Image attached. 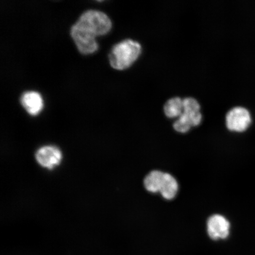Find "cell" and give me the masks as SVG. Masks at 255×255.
Here are the masks:
<instances>
[{
  "instance_id": "1",
  "label": "cell",
  "mask_w": 255,
  "mask_h": 255,
  "mask_svg": "<svg viewBox=\"0 0 255 255\" xmlns=\"http://www.w3.org/2000/svg\"><path fill=\"white\" fill-rule=\"evenodd\" d=\"M111 27V21L104 12L88 10L73 25L71 34L79 52L88 55L98 49L95 37L107 34Z\"/></svg>"
},
{
  "instance_id": "2",
  "label": "cell",
  "mask_w": 255,
  "mask_h": 255,
  "mask_svg": "<svg viewBox=\"0 0 255 255\" xmlns=\"http://www.w3.org/2000/svg\"><path fill=\"white\" fill-rule=\"evenodd\" d=\"M142 53V46L138 41L131 39L124 40L115 45L109 55L110 65L119 71L127 69Z\"/></svg>"
},
{
  "instance_id": "3",
  "label": "cell",
  "mask_w": 255,
  "mask_h": 255,
  "mask_svg": "<svg viewBox=\"0 0 255 255\" xmlns=\"http://www.w3.org/2000/svg\"><path fill=\"white\" fill-rule=\"evenodd\" d=\"M200 110V104L196 99L192 97L184 98L183 113L175 121L173 125L175 131L184 133L189 132L191 128L199 126L203 120Z\"/></svg>"
},
{
  "instance_id": "4",
  "label": "cell",
  "mask_w": 255,
  "mask_h": 255,
  "mask_svg": "<svg viewBox=\"0 0 255 255\" xmlns=\"http://www.w3.org/2000/svg\"><path fill=\"white\" fill-rule=\"evenodd\" d=\"M251 116L247 108L236 107L228 111L226 116V126L232 132H242L251 123Z\"/></svg>"
},
{
  "instance_id": "5",
  "label": "cell",
  "mask_w": 255,
  "mask_h": 255,
  "mask_svg": "<svg viewBox=\"0 0 255 255\" xmlns=\"http://www.w3.org/2000/svg\"><path fill=\"white\" fill-rule=\"evenodd\" d=\"M230 222L221 215H213L207 220V234L213 240L227 238L230 234Z\"/></svg>"
},
{
  "instance_id": "6",
  "label": "cell",
  "mask_w": 255,
  "mask_h": 255,
  "mask_svg": "<svg viewBox=\"0 0 255 255\" xmlns=\"http://www.w3.org/2000/svg\"><path fill=\"white\" fill-rule=\"evenodd\" d=\"M36 158L41 166L53 169L60 163L62 155L60 149L56 146H46L37 151Z\"/></svg>"
},
{
  "instance_id": "7",
  "label": "cell",
  "mask_w": 255,
  "mask_h": 255,
  "mask_svg": "<svg viewBox=\"0 0 255 255\" xmlns=\"http://www.w3.org/2000/svg\"><path fill=\"white\" fill-rule=\"evenodd\" d=\"M20 102L25 111L32 116H37L43 109L42 98L36 92H25L21 96Z\"/></svg>"
},
{
  "instance_id": "8",
  "label": "cell",
  "mask_w": 255,
  "mask_h": 255,
  "mask_svg": "<svg viewBox=\"0 0 255 255\" xmlns=\"http://www.w3.org/2000/svg\"><path fill=\"white\" fill-rule=\"evenodd\" d=\"M178 183L175 177L170 174L164 173L159 191L162 197L167 200L174 199L178 193Z\"/></svg>"
},
{
  "instance_id": "9",
  "label": "cell",
  "mask_w": 255,
  "mask_h": 255,
  "mask_svg": "<svg viewBox=\"0 0 255 255\" xmlns=\"http://www.w3.org/2000/svg\"><path fill=\"white\" fill-rule=\"evenodd\" d=\"M163 175L164 172L159 170H153L146 175L143 180L145 190L151 193H159Z\"/></svg>"
},
{
  "instance_id": "10",
  "label": "cell",
  "mask_w": 255,
  "mask_h": 255,
  "mask_svg": "<svg viewBox=\"0 0 255 255\" xmlns=\"http://www.w3.org/2000/svg\"><path fill=\"white\" fill-rule=\"evenodd\" d=\"M163 110L169 119H178L183 113V99L177 97L170 98L164 104Z\"/></svg>"
}]
</instances>
